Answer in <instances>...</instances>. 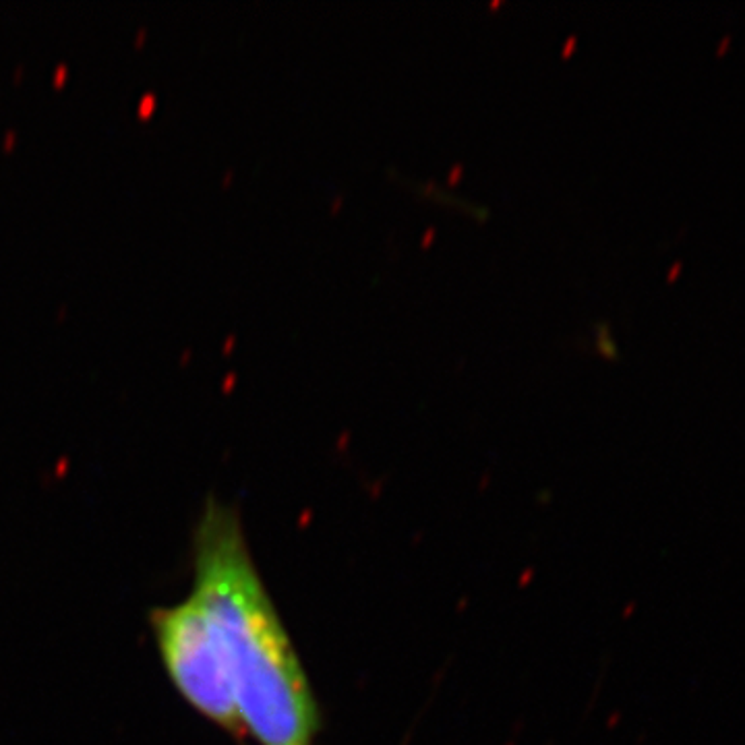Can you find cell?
<instances>
[{
	"instance_id": "obj_1",
	"label": "cell",
	"mask_w": 745,
	"mask_h": 745,
	"mask_svg": "<svg viewBox=\"0 0 745 745\" xmlns=\"http://www.w3.org/2000/svg\"><path fill=\"white\" fill-rule=\"evenodd\" d=\"M193 590L224 652L241 720L259 745H315L321 714L261 580L234 505L210 497L193 532Z\"/></svg>"
},
{
	"instance_id": "obj_2",
	"label": "cell",
	"mask_w": 745,
	"mask_h": 745,
	"mask_svg": "<svg viewBox=\"0 0 745 745\" xmlns=\"http://www.w3.org/2000/svg\"><path fill=\"white\" fill-rule=\"evenodd\" d=\"M149 625L159 660L168 679L182 700L210 722L241 739V720L232 677L201 603L189 594L186 601L155 607Z\"/></svg>"
}]
</instances>
